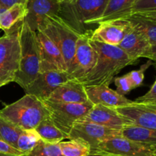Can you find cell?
Here are the masks:
<instances>
[{
  "label": "cell",
  "mask_w": 156,
  "mask_h": 156,
  "mask_svg": "<svg viewBox=\"0 0 156 156\" xmlns=\"http://www.w3.org/2000/svg\"><path fill=\"white\" fill-rule=\"evenodd\" d=\"M97 53L94 68L79 82L84 86L105 85L109 86L123 68L134 63L118 46H112L90 39Z\"/></svg>",
  "instance_id": "obj_1"
},
{
  "label": "cell",
  "mask_w": 156,
  "mask_h": 156,
  "mask_svg": "<svg viewBox=\"0 0 156 156\" xmlns=\"http://www.w3.org/2000/svg\"><path fill=\"white\" fill-rule=\"evenodd\" d=\"M108 0H65L58 16L79 35L91 34Z\"/></svg>",
  "instance_id": "obj_2"
},
{
  "label": "cell",
  "mask_w": 156,
  "mask_h": 156,
  "mask_svg": "<svg viewBox=\"0 0 156 156\" xmlns=\"http://www.w3.org/2000/svg\"><path fill=\"white\" fill-rule=\"evenodd\" d=\"M0 117L11 122L22 130L36 129L50 113L43 101L25 94L19 100L0 110Z\"/></svg>",
  "instance_id": "obj_3"
},
{
  "label": "cell",
  "mask_w": 156,
  "mask_h": 156,
  "mask_svg": "<svg viewBox=\"0 0 156 156\" xmlns=\"http://www.w3.org/2000/svg\"><path fill=\"white\" fill-rule=\"evenodd\" d=\"M19 68L14 79L23 89L33 82L41 71V57L37 32L30 30L22 22L20 32Z\"/></svg>",
  "instance_id": "obj_4"
},
{
  "label": "cell",
  "mask_w": 156,
  "mask_h": 156,
  "mask_svg": "<svg viewBox=\"0 0 156 156\" xmlns=\"http://www.w3.org/2000/svg\"><path fill=\"white\" fill-rule=\"evenodd\" d=\"M45 34L62 53L67 72L73 65L76 43L81 35L76 33L58 15L50 16L43 21L38 30Z\"/></svg>",
  "instance_id": "obj_5"
},
{
  "label": "cell",
  "mask_w": 156,
  "mask_h": 156,
  "mask_svg": "<svg viewBox=\"0 0 156 156\" xmlns=\"http://www.w3.org/2000/svg\"><path fill=\"white\" fill-rule=\"evenodd\" d=\"M22 21L5 32L0 37V82L10 83L14 82L19 68L21 47L20 32Z\"/></svg>",
  "instance_id": "obj_6"
},
{
  "label": "cell",
  "mask_w": 156,
  "mask_h": 156,
  "mask_svg": "<svg viewBox=\"0 0 156 156\" xmlns=\"http://www.w3.org/2000/svg\"><path fill=\"white\" fill-rule=\"evenodd\" d=\"M44 102L55 126L68 136L73 125L85 117L94 105L89 101L82 104H54L46 101Z\"/></svg>",
  "instance_id": "obj_7"
},
{
  "label": "cell",
  "mask_w": 156,
  "mask_h": 156,
  "mask_svg": "<svg viewBox=\"0 0 156 156\" xmlns=\"http://www.w3.org/2000/svg\"><path fill=\"white\" fill-rule=\"evenodd\" d=\"M90 35H81L76 43L73 65L68 72L72 79L80 81L94 68L97 53L90 43Z\"/></svg>",
  "instance_id": "obj_8"
},
{
  "label": "cell",
  "mask_w": 156,
  "mask_h": 156,
  "mask_svg": "<svg viewBox=\"0 0 156 156\" xmlns=\"http://www.w3.org/2000/svg\"><path fill=\"white\" fill-rule=\"evenodd\" d=\"M118 136H121V131L95 123L77 121L69 134V140H82L91 147V150H94L103 141Z\"/></svg>",
  "instance_id": "obj_9"
},
{
  "label": "cell",
  "mask_w": 156,
  "mask_h": 156,
  "mask_svg": "<svg viewBox=\"0 0 156 156\" xmlns=\"http://www.w3.org/2000/svg\"><path fill=\"white\" fill-rule=\"evenodd\" d=\"M72 79L71 76L66 71L40 73L36 79L24 90L25 94L34 96L44 101L58 86Z\"/></svg>",
  "instance_id": "obj_10"
},
{
  "label": "cell",
  "mask_w": 156,
  "mask_h": 156,
  "mask_svg": "<svg viewBox=\"0 0 156 156\" xmlns=\"http://www.w3.org/2000/svg\"><path fill=\"white\" fill-rule=\"evenodd\" d=\"M127 120L129 126L156 129V105L132 101L129 105L116 108Z\"/></svg>",
  "instance_id": "obj_11"
},
{
  "label": "cell",
  "mask_w": 156,
  "mask_h": 156,
  "mask_svg": "<svg viewBox=\"0 0 156 156\" xmlns=\"http://www.w3.org/2000/svg\"><path fill=\"white\" fill-rule=\"evenodd\" d=\"M97 149L117 156H153V149L146 146L118 136L105 140Z\"/></svg>",
  "instance_id": "obj_12"
},
{
  "label": "cell",
  "mask_w": 156,
  "mask_h": 156,
  "mask_svg": "<svg viewBox=\"0 0 156 156\" xmlns=\"http://www.w3.org/2000/svg\"><path fill=\"white\" fill-rule=\"evenodd\" d=\"M41 57V71H66V66L62 53L53 41L41 30L37 31ZM68 73V72H67Z\"/></svg>",
  "instance_id": "obj_13"
},
{
  "label": "cell",
  "mask_w": 156,
  "mask_h": 156,
  "mask_svg": "<svg viewBox=\"0 0 156 156\" xmlns=\"http://www.w3.org/2000/svg\"><path fill=\"white\" fill-rule=\"evenodd\" d=\"M59 8L60 2L58 0H28L27 12L22 22L30 30L37 32L44 19L58 15Z\"/></svg>",
  "instance_id": "obj_14"
},
{
  "label": "cell",
  "mask_w": 156,
  "mask_h": 156,
  "mask_svg": "<svg viewBox=\"0 0 156 156\" xmlns=\"http://www.w3.org/2000/svg\"><path fill=\"white\" fill-rule=\"evenodd\" d=\"M130 28L131 24L126 19L105 21L94 29L90 39L108 45L119 46Z\"/></svg>",
  "instance_id": "obj_15"
},
{
  "label": "cell",
  "mask_w": 156,
  "mask_h": 156,
  "mask_svg": "<svg viewBox=\"0 0 156 156\" xmlns=\"http://www.w3.org/2000/svg\"><path fill=\"white\" fill-rule=\"evenodd\" d=\"M79 121L88 122L105 126L112 129L121 131L129 123L118 113L117 109L101 105H94L85 117Z\"/></svg>",
  "instance_id": "obj_16"
},
{
  "label": "cell",
  "mask_w": 156,
  "mask_h": 156,
  "mask_svg": "<svg viewBox=\"0 0 156 156\" xmlns=\"http://www.w3.org/2000/svg\"><path fill=\"white\" fill-rule=\"evenodd\" d=\"M85 92L89 101L93 105H101L104 106L118 108L132 103L125 96L119 94L117 91L108 85H99L85 86Z\"/></svg>",
  "instance_id": "obj_17"
},
{
  "label": "cell",
  "mask_w": 156,
  "mask_h": 156,
  "mask_svg": "<svg viewBox=\"0 0 156 156\" xmlns=\"http://www.w3.org/2000/svg\"><path fill=\"white\" fill-rule=\"evenodd\" d=\"M46 101L54 104H82L88 101V99L85 86L79 81L72 79L58 86Z\"/></svg>",
  "instance_id": "obj_18"
},
{
  "label": "cell",
  "mask_w": 156,
  "mask_h": 156,
  "mask_svg": "<svg viewBox=\"0 0 156 156\" xmlns=\"http://www.w3.org/2000/svg\"><path fill=\"white\" fill-rule=\"evenodd\" d=\"M149 46L150 44L146 37L137 29L131 26V28L125 35L118 47L136 64L139 59L143 57Z\"/></svg>",
  "instance_id": "obj_19"
},
{
  "label": "cell",
  "mask_w": 156,
  "mask_h": 156,
  "mask_svg": "<svg viewBox=\"0 0 156 156\" xmlns=\"http://www.w3.org/2000/svg\"><path fill=\"white\" fill-rule=\"evenodd\" d=\"M136 0H108L103 15L98 21L97 26L105 21L125 19L132 15Z\"/></svg>",
  "instance_id": "obj_20"
},
{
  "label": "cell",
  "mask_w": 156,
  "mask_h": 156,
  "mask_svg": "<svg viewBox=\"0 0 156 156\" xmlns=\"http://www.w3.org/2000/svg\"><path fill=\"white\" fill-rule=\"evenodd\" d=\"M121 136L152 149L156 148V129L127 126L121 130Z\"/></svg>",
  "instance_id": "obj_21"
},
{
  "label": "cell",
  "mask_w": 156,
  "mask_h": 156,
  "mask_svg": "<svg viewBox=\"0 0 156 156\" xmlns=\"http://www.w3.org/2000/svg\"><path fill=\"white\" fill-rule=\"evenodd\" d=\"M36 131L39 134L41 140L52 144H58L62 140L68 139L69 136L58 129L50 117L44 119L36 127Z\"/></svg>",
  "instance_id": "obj_22"
},
{
  "label": "cell",
  "mask_w": 156,
  "mask_h": 156,
  "mask_svg": "<svg viewBox=\"0 0 156 156\" xmlns=\"http://www.w3.org/2000/svg\"><path fill=\"white\" fill-rule=\"evenodd\" d=\"M27 12V5L15 4L0 12V29L7 32L15 24L23 21Z\"/></svg>",
  "instance_id": "obj_23"
},
{
  "label": "cell",
  "mask_w": 156,
  "mask_h": 156,
  "mask_svg": "<svg viewBox=\"0 0 156 156\" xmlns=\"http://www.w3.org/2000/svg\"><path fill=\"white\" fill-rule=\"evenodd\" d=\"M125 19L146 37L150 45H156V21L136 14H133Z\"/></svg>",
  "instance_id": "obj_24"
},
{
  "label": "cell",
  "mask_w": 156,
  "mask_h": 156,
  "mask_svg": "<svg viewBox=\"0 0 156 156\" xmlns=\"http://www.w3.org/2000/svg\"><path fill=\"white\" fill-rule=\"evenodd\" d=\"M63 156H88L91 152V147L80 140H69L59 143Z\"/></svg>",
  "instance_id": "obj_25"
},
{
  "label": "cell",
  "mask_w": 156,
  "mask_h": 156,
  "mask_svg": "<svg viewBox=\"0 0 156 156\" xmlns=\"http://www.w3.org/2000/svg\"><path fill=\"white\" fill-rule=\"evenodd\" d=\"M41 140L39 134L35 129L23 130L17 141L16 149L27 155L34 149Z\"/></svg>",
  "instance_id": "obj_26"
},
{
  "label": "cell",
  "mask_w": 156,
  "mask_h": 156,
  "mask_svg": "<svg viewBox=\"0 0 156 156\" xmlns=\"http://www.w3.org/2000/svg\"><path fill=\"white\" fill-rule=\"evenodd\" d=\"M22 129L0 117V140L16 149V143Z\"/></svg>",
  "instance_id": "obj_27"
},
{
  "label": "cell",
  "mask_w": 156,
  "mask_h": 156,
  "mask_svg": "<svg viewBox=\"0 0 156 156\" xmlns=\"http://www.w3.org/2000/svg\"><path fill=\"white\" fill-rule=\"evenodd\" d=\"M27 156H63L58 144L46 143L40 140L34 149Z\"/></svg>",
  "instance_id": "obj_28"
},
{
  "label": "cell",
  "mask_w": 156,
  "mask_h": 156,
  "mask_svg": "<svg viewBox=\"0 0 156 156\" xmlns=\"http://www.w3.org/2000/svg\"><path fill=\"white\" fill-rule=\"evenodd\" d=\"M152 64H153V62L149 59L146 63L142 65L139 69L133 70V71L129 72L128 73L129 80H130L131 83H132L133 89L139 88V87H140L143 85V81H144L145 79V73Z\"/></svg>",
  "instance_id": "obj_29"
},
{
  "label": "cell",
  "mask_w": 156,
  "mask_h": 156,
  "mask_svg": "<svg viewBox=\"0 0 156 156\" xmlns=\"http://www.w3.org/2000/svg\"><path fill=\"white\" fill-rule=\"evenodd\" d=\"M114 84L117 87L116 91L123 96H125L133 89L132 83L129 80L128 73L120 76V77L114 78Z\"/></svg>",
  "instance_id": "obj_30"
},
{
  "label": "cell",
  "mask_w": 156,
  "mask_h": 156,
  "mask_svg": "<svg viewBox=\"0 0 156 156\" xmlns=\"http://www.w3.org/2000/svg\"><path fill=\"white\" fill-rule=\"evenodd\" d=\"M149 12H156V0H136L132 15Z\"/></svg>",
  "instance_id": "obj_31"
},
{
  "label": "cell",
  "mask_w": 156,
  "mask_h": 156,
  "mask_svg": "<svg viewBox=\"0 0 156 156\" xmlns=\"http://www.w3.org/2000/svg\"><path fill=\"white\" fill-rule=\"evenodd\" d=\"M135 101L140 103H147V104H155L156 105V79L149 89L148 92H146L144 95L140 96L138 98L136 99Z\"/></svg>",
  "instance_id": "obj_32"
},
{
  "label": "cell",
  "mask_w": 156,
  "mask_h": 156,
  "mask_svg": "<svg viewBox=\"0 0 156 156\" xmlns=\"http://www.w3.org/2000/svg\"><path fill=\"white\" fill-rule=\"evenodd\" d=\"M0 153H5V154H11V155H23L24 154L20 152L15 148L12 147L10 145L7 144L5 142L0 140Z\"/></svg>",
  "instance_id": "obj_33"
},
{
  "label": "cell",
  "mask_w": 156,
  "mask_h": 156,
  "mask_svg": "<svg viewBox=\"0 0 156 156\" xmlns=\"http://www.w3.org/2000/svg\"><path fill=\"white\" fill-rule=\"evenodd\" d=\"M27 2L28 0H0V12L15 4H23L27 5Z\"/></svg>",
  "instance_id": "obj_34"
},
{
  "label": "cell",
  "mask_w": 156,
  "mask_h": 156,
  "mask_svg": "<svg viewBox=\"0 0 156 156\" xmlns=\"http://www.w3.org/2000/svg\"><path fill=\"white\" fill-rule=\"evenodd\" d=\"M143 57L147 58L149 60L156 62V45H150L147 49Z\"/></svg>",
  "instance_id": "obj_35"
},
{
  "label": "cell",
  "mask_w": 156,
  "mask_h": 156,
  "mask_svg": "<svg viewBox=\"0 0 156 156\" xmlns=\"http://www.w3.org/2000/svg\"><path fill=\"white\" fill-rule=\"evenodd\" d=\"M136 15H140L142 17L148 18V19L156 21V12H142V13H136Z\"/></svg>",
  "instance_id": "obj_36"
},
{
  "label": "cell",
  "mask_w": 156,
  "mask_h": 156,
  "mask_svg": "<svg viewBox=\"0 0 156 156\" xmlns=\"http://www.w3.org/2000/svg\"><path fill=\"white\" fill-rule=\"evenodd\" d=\"M88 156H117V155H111V154L102 152V151L98 150V149H94V150H91L89 155Z\"/></svg>",
  "instance_id": "obj_37"
},
{
  "label": "cell",
  "mask_w": 156,
  "mask_h": 156,
  "mask_svg": "<svg viewBox=\"0 0 156 156\" xmlns=\"http://www.w3.org/2000/svg\"><path fill=\"white\" fill-rule=\"evenodd\" d=\"M0 156H27V155H11V154L0 153Z\"/></svg>",
  "instance_id": "obj_38"
},
{
  "label": "cell",
  "mask_w": 156,
  "mask_h": 156,
  "mask_svg": "<svg viewBox=\"0 0 156 156\" xmlns=\"http://www.w3.org/2000/svg\"><path fill=\"white\" fill-rule=\"evenodd\" d=\"M8 85V83H6V82H0V88L2 86H5V85Z\"/></svg>",
  "instance_id": "obj_39"
},
{
  "label": "cell",
  "mask_w": 156,
  "mask_h": 156,
  "mask_svg": "<svg viewBox=\"0 0 156 156\" xmlns=\"http://www.w3.org/2000/svg\"><path fill=\"white\" fill-rule=\"evenodd\" d=\"M153 152H154V154L156 155V148H155V149H153Z\"/></svg>",
  "instance_id": "obj_40"
},
{
  "label": "cell",
  "mask_w": 156,
  "mask_h": 156,
  "mask_svg": "<svg viewBox=\"0 0 156 156\" xmlns=\"http://www.w3.org/2000/svg\"><path fill=\"white\" fill-rule=\"evenodd\" d=\"M58 1H59V2H62L65 1V0H58Z\"/></svg>",
  "instance_id": "obj_41"
},
{
  "label": "cell",
  "mask_w": 156,
  "mask_h": 156,
  "mask_svg": "<svg viewBox=\"0 0 156 156\" xmlns=\"http://www.w3.org/2000/svg\"><path fill=\"white\" fill-rule=\"evenodd\" d=\"M153 156H156V155H155V154H154V155H153Z\"/></svg>",
  "instance_id": "obj_42"
},
{
  "label": "cell",
  "mask_w": 156,
  "mask_h": 156,
  "mask_svg": "<svg viewBox=\"0 0 156 156\" xmlns=\"http://www.w3.org/2000/svg\"><path fill=\"white\" fill-rule=\"evenodd\" d=\"M155 65H156V62H155Z\"/></svg>",
  "instance_id": "obj_43"
}]
</instances>
